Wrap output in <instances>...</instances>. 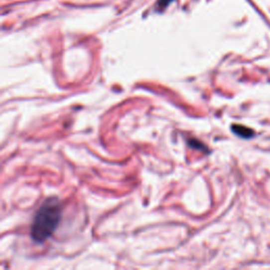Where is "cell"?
<instances>
[{
  "mask_svg": "<svg viewBox=\"0 0 270 270\" xmlns=\"http://www.w3.org/2000/svg\"><path fill=\"white\" fill-rule=\"evenodd\" d=\"M61 203L56 197H50L44 201L32 224L31 237L36 243L47 241L56 230L61 218Z\"/></svg>",
  "mask_w": 270,
  "mask_h": 270,
  "instance_id": "obj_1",
  "label": "cell"
},
{
  "mask_svg": "<svg viewBox=\"0 0 270 270\" xmlns=\"http://www.w3.org/2000/svg\"><path fill=\"white\" fill-rule=\"evenodd\" d=\"M232 130L233 132H235L236 134H238L239 136H242V137H251L254 135V131L250 130L246 127H243V126H233L232 127Z\"/></svg>",
  "mask_w": 270,
  "mask_h": 270,
  "instance_id": "obj_2",
  "label": "cell"
},
{
  "mask_svg": "<svg viewBox=\"0 0 270 270\" xmlns=\"http://www.w3.org/2000/svg\"><path fill=\"white\" fill-rule=\"evenodd\" d=\"M171 1H173V0H159L157 2V7L158 8H164L165 6H167Z\"/></svg>",
  "mask_w": 270,
  "mask_h": 270,
  "instance_id": "obj_3",
  "label": "cell"
}]
</instances>
